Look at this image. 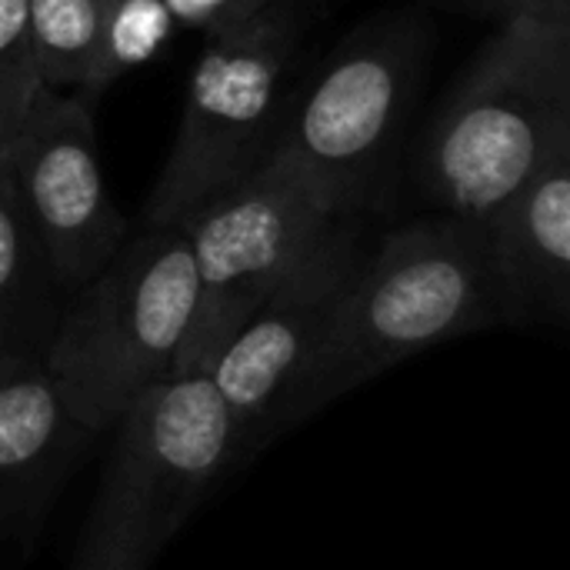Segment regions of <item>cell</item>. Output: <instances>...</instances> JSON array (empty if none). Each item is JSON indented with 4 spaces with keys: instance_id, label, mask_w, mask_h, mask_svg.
Returning <instances> with one entry per match:
<instances>
[{
    "instance_id": "1",
    "label": "cell",
    "mask_w": 570,
    "mask_h": 570,
    "mask_svg": "<svg viewBox=\"0 0 570 570\" xmlns=\"http://www.w3.org/2000/svg\"><path fill=\"white\" fill-rule=\"evenodd\" d=\"M501 324L484 224L431 217L367 250L337 321L277 411V438L444 341Z\"/></svg>"
},
{
    "instance_id": "2",
    "label": "cell",
    "mask_w": 570,
    "mask_h": 570,
    "mask_svg": "<svg viewBox=\"0 0 570 570\" xmlns=\"http://www.w3.org/2000/svg\"><path fill=\"white\" fill-rule=\"evenodd\" d=\"M570 144V0H521L498 17L424 144L444 214L491 217Z\"/></svg>"
},
{
    "instance_id": "3",
    "label": "cell",
    "mask_w": 570,
    "mask_h": 570,
    "mask_svg": "<svg viewBox=\"0 0 570 570\" xmlns=\"http://www.w3.org/2000/svg\"><path fill=\"white\" fill-rule=\"evenodd\" d=\"M197 314V264L184 224L124 240L57 321L43 371L87 434L110 431L154 384L177 374Z\"/></svg>"
},
{
    "instance_id": "4",
    "label": "cell",
    "mask_w": 570,
    "mask_h": 570,
    "mask_svg": "<svg viewBox=\"0 0 570 570\" xmlns=\"http://www.w3.org/2000/svg\"><path fill=\"white\" fill-rule=\"evenodd\" d=\"M114 428L70 570H150L207 491L240 464L207 371L154 384Z\"/></svg>"
},
{
    "instance_id": "5",
    "label": "cell",
    "mask_w": 570,
    "mask_h": 570,
    "mask_svg": "<svg viewBox=\"0 0 570 570\" xmlns=\"http://www.w3.org/2000/svg\"><path fill=\"white\" fill-rule=\"evenodd\" d=\"M294 13L281 0L230 30L204 37L177 140L147 200L150 227L184 224L281 150L294 107Z\"/></svg>"
},
{
    "instance_id": "6",
    "label": "cell",
    "mask_w": 570,
    "mask_h": 570,
    "mask_svg": "<svg viewBox=\"0 0 570 570\" xmlns=\"http://www.w3.org/2000/svg\"><path fill=\"white\" fill-rule=\"evenodd\" d=\"M354 210L284 147L184 220L197 264V314L177 374L207 371L261 301Z\"/></svg>"
},
{
    "instance_id": "7",
    "label": "cell",
    "mask_w": 570,
    "mask_h": 570,
    "mask_svg": "<svg viewBox=\"0 0 570 570\" xmlns=\"http://www.w3.org/2000/svg\"><path fill=\"white\" fill-rule=\"evenodd\" d=\"M367 257L354 217L324 237L220 347L207 374L230 414L240 464L277 441V411L327 341Z\"/></svg>"
},
{
    "instance_id": "8",
    "label": "cell",
    "mask_w": 570,
    "mask_h": 570,
    "mask_svg": "<svg viewBox=\"0 0 570 570\" xmlns=\"http://www.w3.org/2000/svg\"><path fill=\"white\" fill-rule=\"evenodd\" d=\"M421 63L414 20L354 33L291 107L281 147L354 214L411 104Z\"/></svg>"
},
{
    "instance_id": "9",
    "label": "cell",
    "mask_w": 570,
    "mask_h": 570,
    "mask_svg": "<svg viewBox=\"0 0 570 570\" xmlns=\"http://www.w3.org/2000/svg\"><path fill=\"white\" fill-rule=\"evenodd\" d=\"M0 157L53 284L80 291L127 240L124 217L100 170L87 100L43 87Z\"/></svg>"
},
{
    "instance_id": "10",
    "label": "cell",
    "mask_w": 570,
    "mask_h": 570,
    "mask_svg": "<svg viewBox=\"0 0 570 570\" xmlns=\"http://www.w3.org/2000/svg\"><path fill=\"white\" fill-rule=\"evenodd\" d=\"M484 224L501 324L570 317V144L558 147Z\"/></svg>"
},
{
    "instance_id": "11",
    "label": "cell",
    "mask_w": 570,
    "mask_h": 570,
    "mask_svg": "<svg viewBox=\"0 0 570 570\" xmlns=\"http://www.w3.org/2000/svg\"><path fill=\"white\" fill-rule=\"evenodd\" d=\"M83 441L40 361H0V541L37 531Z\"/></svg>"
},
{
    "instance_id": "12",
    "label": "cell",
    "mask_w": 570,
    "mask_h": 570,
    "mask_svg": "<svg viewBox=\"0 0 570 570\" xmlns=\"http://www.w3.org/2000/svg\"><path fill=\"white\" fill-rule=\"evenodd\" d=\"M37 274L50 277L23 217L13 177L0 157V361H40L27 344V311L37 304Z\"/></svg>"
},
{
    "instance_id": "13",
    "label": "cell",
    "mask_w": 570,
    "mask_h": 570,
    "mask_svg": "<svg viewBox=\"0 0 570 570\" xmlns=\"http://www.w3.org/2000/svg\"><path fill=\"white\" fill-rule=\"evenodd\" d=\"M110 0H27V27L40 80L50 90L83 87Z\"/></svg>"
},
{
    "instance_id": "14",
    "label": "cell",
    "mask_w": 570,
    "mask_h": 570,
    "mask_svg": "<svg viewBox=\"0 0 570 570\" xmlns=\"http://www.w3.org/2000/svg\"><path fill=\"white\" fill-rule=\"evenodd\" d=\"M174 20L164 0H110L94 53V67L83 87L104 90L127 70L147 63L174 33Z\"/></svg>"
},
{
    "instance_id": "15",
    "label": "cell",
    "mask_w": 570,
    "mask_h": 570,
    "mask_svg": "<svg viewBox=\"0 0 570 570\" xmlns=\"http://www.w3.org/2000/svg\"><path fill=\"white\" fill-rule=\"evenodd\" d=\"M43 87L27 27V0H0V154L17 137Z\"/></svg>"
},
{
    "instance_id": "16",
    "label": "cell",
    "mask_w": 570,
    "mask_h": 570,
    "mask_svg": "<svg viewBox=\"0 0 570 570\" xmlns=\"http://www.w3.org/2000/svg\"><path fill=\"white\" fill-rule=\"evenodd\" d=\"M277 0H164L170 20L177 27H190L207 33H220L230 30L250 17H257L261 10L274 7Z\"/></svg>"
},
{
    "instance_id": "17",
    "label": "cell",
    "mask_w": 570,
    "mask_h": 570,
    "mask_svg": "<svg viewBox=\"0 0 570 570\" xmlns=\"http://www.w3.org/2000/svg\"><path fill=\"white\" fill-rule=\"evenodd\" d=\"M454 3H461V7H468V10H481V13L501 17L504 10H511V7L521 3V0H454Z\"/></svg>"
}]
</instances>
